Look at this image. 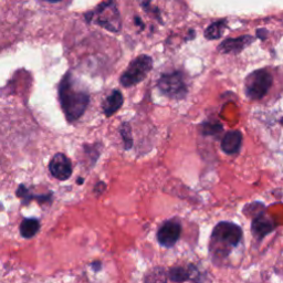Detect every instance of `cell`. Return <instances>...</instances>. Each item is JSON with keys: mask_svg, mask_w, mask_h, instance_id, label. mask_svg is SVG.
Returning a JSON list of instances; mask_svg holds the SVG:
<instances>
[{"mask_svg": "<svg viewBox=\"0 0 283 283\" xmlns=\"http://www.w3.org/2000/svg\"><path fill=\"white\" fill-rule=\"evenodd\" d=\"M59 101L69 122L80 118L90 103V94L71 72L65 73L59 84Z\"/></svg>", "mask_w": 283, "mask_h": 283, "instance_id": "6da1fadb", "label": "cell"}, {"mask_svg": "<svg viewBox=\"0 0 283 283\" xmlns=\"http://www.w3.org/2000/svg\"><path fill=\"white\" fill-rule=\"evenodd\" d=\"M243 236V229L236 224L229 221L217 224L209 241V251L214 260L226 259L231 253L232 249L239 245Z\"/></svg>", "mask_w": 283, "mask_h": 283, "instance_id": "7a4b0ae2", "label": "cell"}, {"mask_svg": "<svg viewBox=\"0 0 283 283\" xmlns=\"http://www.w3.org/2000/svg\"><path fill=\"white\" fill-rule=\"evenodd\" d=\"M273 77L268 70L260 69L250 73L245 81V92L250 100H261L272 87Z\"/></svg>", "mask_w": 283, "mask_h": 283, "instance_id": "3957f363", "label": "cell"}, {"mask_svg": "<svg viewBox=\"0 0 283 283\" xmlns=\"http://www.w3.org/2000/svg\"><path fill=\"white\" fill-rule=\"evenodd\" d=\"M157 87L164 95L174 100H183L188 93L185 77L180 71L164 73L159 77Z\"/></svg>", "mask_w": 283, "mask_h": 283, "instance_id": "277c9868", "label": "cell"}, {"mask_svg": "<svg viewBox=\"0 0 283 283\" xmlns=\"http://www.w3.org/2000/svg\"><path fill=\"white\" fill-rule=\"evenodd\" d=\"M153 68V60L149 56H139L134 59L121 76V84L125 88L133 87L145 79Z\"/></svg>", "mask_w": 283, "mask_h": 283, "instance_id": "5b68a950", "label": "cell"}, {"mask_svg": "<svg viewBox=\"0 0 283 283\" xmlns=\"http://www.w3.org/2000/svg\"><path fill=\"white\" fill-rule=\"evenodd\" d=\"M92 21L94 23L100 24L101 27L105 28L110 31L117 32L121 28L120 17H118L117 10L112 2L103 3L98 9L93 12Z\"/></svg>", "mask_w": 283, "mask_h": 283, "instance_id": "8992f818", "label": "cell"}, {"mask_svg": "<svg viewBox=\"0 0 283 283\" xmlns=\"http://www.w3.org/2000/svg\"><path fill=\"white\" fill-rule=\"evenodd\" d=\"M182 235V225L177 220H167L157 231V240L165 248H171Z\"/></svg>", "mask_w": 283, "mask_h": 283, "instance_id": "52a82bcc", "label": "cell"}, {"mask_svg": "<svg viewBox=\"0 0 283 283\" xmlns=\"http://www.w3.org/2000/svg\"><path fill=\"white\" fill-rule=\"evenodd\" d=\"M49 170L55 178L59 180H67L72 175L71 161L62 153L56 154L49 163Z\"/></svg>", "mask_w": 283, "mask_h": 283, "instance_id": "ba28073f", "label": "cell"}, {"mask_svg": "<svg viewBox=\"0 0 283 283\" xmlns=\"http://www.w3.org/2000/svg\"><path fill=\"white\" fill-rule=\"evenodd\" d=\"M274 228H276V225L264 212H260L259 215H257L253 218L251 230L253 237L258 240L264 239L265 236H268L269 233H271L274 230Z\"/></svg>", "mask_w": 283, "mask_h": 283, "instance_id": "9c48e42d", "label": "cell"}, {"mask_svg": "<svg viewBox=\"0 0 283 283\" xmlns=\"http://www.w3.org/2000/svg\"><path fill=\"white\" fill-rule=\"evenodd\" d=\"M243 144V134L240 131H230L226 133L221 141V150L228 155H235L241 149Z\"/></svg>", "mask_w": 283, "mask_h": 283, "instance_id": "30bf717a", "label": "cell"}, {"mask_svg": "<svg viewBox=\"0 0 283 283\" xmlns=\"http://www.w3.org/2000/svg\"><path fill=\"white\" fill-rule=\"evenodd\" d=\"M253 41L250 36H244L236 39H227L219 46V51L223 53H239Z\"/></svg>", "mask_w": 283, "mask_h": 283, "instance_id": "8fae6325", "label": "cell"}, {"mask_svg": "<svg viewBox=\"0 0 283 283\" xmlns=\"http://www.w3.org/2000/svg\"><path fill=\"white\" fill-rule=\"evenodd\" d=\"M195 276H198V272L195 266H174L168 271V278L174 282H184L188 280H197Z\"/></svg>", "mask_w": 283, "mask_h": 283, "instance_id": "7c38bea8", "label": "cell"}, {"mask_svg": "<svg viewBox=\"0 0 283 283\" xmlns=\"http://www.w3.org/2000/svg\"><path fill=\"white\" fill-rule=\"evenodd\" d=\"M123 94L118 90H114V91L106 97V100L103 103V112L108 117L112 116L114 113H116L118 110L121 109L123 105Z\"/></svg>", "mask_w": 283, "mask_h": 283, "instance_id": "4fadbf2b", "label": "cell"}, {"mask_svg": "<svg viewBox=\"0 0 283 283\" xmlns=\"http://www.w3.org/2000/svg\"><path fill=\"white\" fill-rule=\"evenodd\" d=\"M40 229V221L36 218H26L20 224V235L26 239L34 237Z\"/></svg>", "mask_w": 283, "mask_h": 283, "instance_id": "5bb4252c", "label": "cell"}, {"mask_svg": "<svg viewBox=\"0 0 283 283\" xmlns=\"http://www.w3.org/2000/svg\"><path fill=\"white\" fill-rule=\"evenodd\" d=\"M17 196L20 199L22 200L23 205H28V203L30 202L31 199H38L41 203H47L49 202V199L52 197V194H47V195H32L30 194V191L24 185H20L18 190H17Z\"/></svg>", "mask_w": 283, "mask_h": 283, "instance_id": "9a60e30c", "label": "cell"}, {"mask_svg": "<svg viewBox=\"0 0 283 283\" xmlns=\"http://www.w3.org/2000/svg\"><path fill=\"white\" fill-rule=\"evenodd\" d=\"M226 28V21L225 20H219V21H216L214 23H211L209 26L206 31H205V37L208 40H216L219 39L224 34V30Z\"/></svg>", "mask_w": 283, "mask_h": 283, "instance_id": "2e32d148", "label": "cell"}, {"mask_svg": "<svg viewBox=\"0 0 283 283\" xmlns=\"http://www.w3.org/2000/svg\"><path fill=\"white\" fill-rule=\"evenodd\" d=\"M120 132L122 135L123 142H124V149L126 151L132 149L133 136H132V130H131V125L129 124V123H123L120 127Z\"/></svg>", "mask_w": 283, "mask_h": 283, "instance_id": "e0dca14e", "label": "cell"}, {"mask_svg": "<svg viewBox=\"0 0 283 283\" xmlns=\"http://www.w3.org/2000/svg\"><path fill=\"white\" fill-rule=\"evenodd\" d=\"M200 129H202V133L204 135H214L223 131V125H220L219 123L205 122L200 125Z\"/></svg>", "mask_w": 283, "mask_h": 283, "instance_id": "ac0fdd59", "label": "cell"}, {"mask_svg": "<svg viewBox=\"0 0 283 283\" xmlns=\"http://www.w3.org/2000/svg\"><path fill=\"white\" fill-rule=\"evenodd\" d=\"M105 188H106L105 184L100 182V183H97V185L95 186V188H94V192H95L96 195H100L105 190Z\"/></svg>", "mask_w": 283, "mask_h": 283, "instance_id": "d6986e66", "label": "cell"}, {"mask_svg": "<svg viewBox=\"0 0 283 283\" xmlns=\"http://www.w3.org/2000/svg\"><path fill=\"white\" fill-rule=\"evenodd\" d=\"M92 268H94L96 270V271H98L102 268V265H101V262H94V264H92Z\"/></svg>", "mask_w": 283, "mask_h": 283, "instance_id": "ffe728a7", "label": "cell"}, {"mask_svg": "<svg viewBox=\"0 0 283 283\" xmlns=\"http://www.w3.org/2000/svg\"><path fill=\"white\" fill-rule=\"evenodd\" d=\"M44 1H49V2H58L60 0H44Z\"/></svg>", "mask_w": 283, "mask_h": 283, "instance_id": "44dd1931", "label": "cell"}, {"mask_svg": "<svg viewBox=\"0 0 283 283\" xmlns=\"http://www.w3.org/2000/svg\"><path fill=\"white\" fill-rule=\"evenodd\" d=\"M77 183H79V184H82V183H83V179L80 178V179H79V182H77Z\"/></svg>", "mask_w": 283, "mask_h": 283, "instance_id": "7402d4cb", "label": "cell"}, {"mask_svg": "<svg viewBox=\"0 0 283 283\" xmlns=\"http://www.w3.org/2000/svg\"><path fill=\"white\" fill-rule=\"evenodd\" d=\"M280 123H281V124H282V125H283V117H282V118H281V120H280Z\"/></svg>", "mask_w": 283, "mask_h": 283, "instance_id": "603a6c76", "label": "cell"}]
</instances>
